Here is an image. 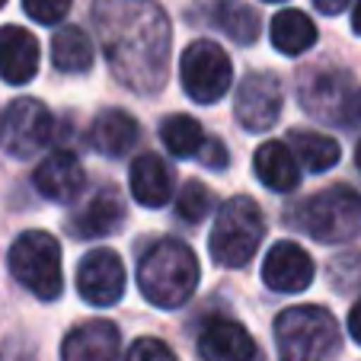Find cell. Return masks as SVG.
<instances>
[{
	"mask_svg": "<svg viewBox=\"0 0 361 361\" xmlns=\"http://www.w3.org/2000/svg\"><path fill=\"white\" fill-rule=\"evenodd\" d=\"M93 26L118 83L157 93L170 74V20L154 0H96Z\"/></svg>",
	"mask_w": 361,
	"mask_h": 361,
	"instance_id": "6da1fadb",
	"label": "cell"
},
{
	"mask_svg": "<svg viewBox=\"0 0 361 361\" xmlns=\"http://www.w3.org/2000/svg\"><path fill=\"white\" fill-rule=\"evenodd\" d=\"M198 285L195 252L179 240H157L137 266V288L154 307H183Z\"/></svg>",
	"mask_w": 361,
	"mask_h": 361,
	"instance_id": "7a4b0ae2",
	"label": "cell"
},
{
	"mask_svg": "<svg viewBox=\"0 0 361 361\" xmlns=\"http://www.w3.org/2000/svg\"><path fill=\"white\" fill-rule=\"evenodd\" d=\"M275 345L281 361H333L339 352V326L326 307L298 304L275 320Z\"/></svg>",
	"mask_w": 361,
	"mask_h": 361,
	"instance_id": "3957f363",
	"label": "cell"
},
{
	"mask_svg": "<svg viewBox=\"0 0 361 361\" xmlns=\"http://www.w3.org/2000/svg\"><path fill=\"white\" fill-rule=\"evenodd\" d=\"M291 221L320 243H345L361 233V195L352 185H333L291 212Z\"/></svg>",
	"mask_w": 361,
	"mask_h": 361,
	"instance_id": "277c9868",
	"label": "cell"
},
{
	"mask_svg": "<svg viewBox=\"0 0 361 361\" xmlns=\"http://www.w3.org/2000/svg\"><path fill=\"white\" fill-rule=\"evenodd\" d=\"M266 233V221H262L259 204L246 195H237L231 202L221 204L218 218H214L212 231V259L224 269H240L256 256Z\"/></svg>",
	"mask_w": 361,
	"mask_h": 361,
	"instance_id": "5b68a950",
	"label": "cell"
},
{
	"mask_svg": "<svg viewBox=\"0 0 361 361\" xmlns=\"http://www.w3.org/2000/svg\"><path fill=\"white\" fill-rule=\"evenodd\" d=\"M13 279L39 300H55L61 294V246L45 231H26L13 240L7 256Z\"/></svg>",
	"mask_w": 361,
	"mask_h": 361,
	"instance_id": "8992f818",
	"label": "cell"
},
{
	"mask_svg": "<svg viewBox=\"0 0 361 361\" xmlns=\"http://www.w3.org/2000/svg\"><path fill=\"white\" fill-rule=\"evenodd\" d=\"M298 96L317 122L339 128L361 125V87L345 71H310L300 80Z\"/></svg>",
	"mask_w": 361,
	"mask_h": 361,
	"instance_id": "52a82bcc",
	"label": "cell"
},
{
	"mask_svg": "<svg viewBox=\"0 0 361 361\" xmlns=\"http://www.w3.org/2000/svg\"><path fill=\"white\" fill-rule=\"evenodd\" d=\"M179 77H183V90L189 99L212 106L231 90L233 64L227 51L214 42H192L179 58Z\"/></svg>",
	"mask_w": 361,
	"mask_h": 361,
	"instance_id": "ba28073f",
	"label": "cell"
},
{
	"mask_svg": "<svg viewBox=\"0 0 361 361\" xmlns=\"http://www.w3.org/2000/svg\"><path fill=\"white\" fill-rule=\"evenodd\" d=\"M55 135V118L39 99H13L0 118V147L10 157H32L51 141Z\"/></svg>",
	"mask_w": 361,
	"mask_h": 361,
	"instance_id": "9c48e42d",
	"label": "cell"
},
{
	"mask_svg": "<svg viewBox=\"0 0 361 361\" xmlns=\"http://www.w3.org/2000/svg\"><path fill=\"white\" fill-rule=\"evenodd\" d=\"M77 291L93 307H112L125 294V266L118 252L90 250L77 266Z\"/></svg>",
	"mask_w": 361,
	"mask_h": 361,
	"instance_id": "30bf717a",
	"label": "cell"
},
{
	"mask_svg": "<svg viewBox=\"0 0 361 361\" xmlns=\"http://www.w3.org/2000/svg\"><path fill=\"white\" fill-rule=\"evenodd\" d=\"M285 90L281 80L269 71L250 74L237 90V118L246 131H269L281 116Z\"/></svg>",
	"mask_w": 361,
	"mask_h": 361,
	"instance_id": "8fae6325",
	"label": "cell"
},
{
	"mask_svg": "<svg viewBox=\"0 0 361 361\" xmlns=\"http://www.w3.org/2000/svg\"><path fill=\"white\" fill-rule=\"evenodd\" d=\"M262 281L272 291L298 294L314 281V259L307 256L304 246L291 243V240H281L262 259Z\"/></svg>",
	"mask_w": 361,
	"mask_h": 361,
	"instance_id": "7c38bea8",
	"label": "cell"
},
{
	"mask_svg": "<svg viewBox=\"0 0 361 361\" xmlns=\"http://www.w3.org/2000/svg\"><path fill=\"white\" fill-rule=\"evenodd\" d=\"M122 336L109 320H87L64 336L61 361H118Z\"/></svg>",
	"mask_w": 361,
	"mask_h": 361,
	"instance_id": "4fadbf2b",
	"label": "cell"
},
{
	"mask_svg": "<svg viewBox=\"0 0 361 361\" xmlns=\"http://www.w3.org/2000/svg\"><path fill=\"white\" fill-rule=\"evenodd\" d=\"M125 221V204L118 189L112 185H102L87 204H83L77 214L68 218V227L77 240H99V237H109L122 227Z\"/></svg>",
	"mask_w": 361,
	"mask_h": 361,
	"instance_id": "5bb4252c",
	"label": "cell"
},
{
	"mask_svg": "<svg viewBox=\"0 0 361 361\" xmlns=\"http://www.w3.org/2000/svg\"><path fill=\"white\" fill-rule=\"evenodd\" d=\"M198 355L202 361H252L256 342L237 320L214 317L204 323L202 336H198Z\"/></svg>",
	"mask_w": 361,
	"mask_h": 361,
	"instance_id": "9a60e30c",
	"label": "cell"
},
{
	"mask_svg": "<svg viewBox=\"0 0 361 361\" xmlns=\"http://www.w3.org/2000/svg\"><path fill=\"white\" fill-rule=\"evenodd\" d=\"M32 179H35V189H39L42 195L51 198V202H61V204L77 202V195L83 192V166L71 150H55V154H48V157L39 164V170H35Z\"/></svg>",
	"mask_w": 361,
	"mask_h": 361,
	"instance_id": "2e32d148",
	"label": "cell"
},
{
	"mask_svg": "<svg viewBox=\"0 0 361 361\" xmlns=\"http://www.w3.org/2000/svg\"><path fill=\"white\" fill-rule=\"evenodd\" d=\"M39 71V42L23 26H0V77L13 87L29 83Z\"/></svg>",
	"mask_w": 361,
	"mask_h": 361,
	"instance_id": "e0dca14e",
	"label": "cell"
},
{
	"mask_svg": "<svg viewBox=\"0 0 361 361\" xmlns=\"http://www.w3.org/2000/svg\"><path fill=\"white\" fill-rule=\"evenodd\" d=\"M131 195L144 208H164L173 195V173L157 154H141L131 164Z\"/></svg>",
	"mask_w": 361,
	"mask_h": 361,
	"instance_id": "ac0fdd59",
	"label": "cell"
},
{
	"mask_svg": "<svg viewBox=\"0 0 361 361\" xmlns=\"http://www.w3.org/2000/svg\"><path fill=\"white\" fill-rule=\"evenodd\" d=\"M90 144L106 157H125L137 144V118L125 109H102L93 118Z\"/></svg>",
	"mask_w": 361,
	"mask_h": 361,
	"instance_id": "d6986e66",
	"label": "cell"
},
{
	"mask_svg": "<svg viewBox=\"0 0 361 361\" xmlns=\"http://www.w3.org/2000/svg\"><path fill=\"white\" fill-rule=\"evenodd\" d=\"M252 170L262 179V185L272 192H291L300 183V164L294 157V150L285 147L281 141H266L256 150Z\"/></svg>",
	"mask_w": 361,
	"mask_h": 361,
	"instance_id": "ffe728a7",
	"label": "cell"
},
{
	"mask_svg": "<svg viewBox=\"0 0 361 361\" xmlns=\"http://www.w3.org/2000/svg\"><path fill=\"white\" fill-rule=\"evenodd\" d=\"M204 16H208V23L214 29L231 35L237 45H252L256 35H259V16H256V10L240 4V0H214V4H208Z\"/></svg>",
	"mask_w": 361,
	"mask_h": 361,
	"instance_id": "44dd1931",
	"label": "cell"
},
{
	"mask_svg": "<svg viewBox=\"0 0 361 361\" xmlns=\"http://www.w3.org/2000/svg\"><path fill=\"white\" fill-rule=\"evenodd\" d=\"M51 64L64 74H83L93 68V45L90 35L77 26H61L51 39Z\"/></svg>",
	"mask_w": 361,
	"mask_h": 361,
	"instance_id": "7402d4cb",
	"label": "cell"
},
{
	"mask_svg": "<svg viewBox=\"0 0 361 361\" xmlns=\"http://www.w3.org/2000/svg\"><path fill=\"white\" fill-rule=\"evenodd\" d=\"M317 42V26L314 20L300 10H281L272 20V45L279 48L281 55H304L307 48Z\"/></svg>",
	"mask_w": 361,
	"mask_h": 361,
	"instance_id": "603a6c76",
	"label": "cell"
},
{
	"mask_svg": "<svg viewBox=\"0 0 361 361\" xmlns=\"http://www.w3.org/2000/svg\"><path fill=\"white\" fill-rule=\"evenodd\" d=\"M291 150L298 164L307 166L310 173H326L339 164V144L329 135H320V131H291Z\"/></svg>",
	"mask_w": 361,
	"mask_h": 361,
	"instance_id": "cb8c5ba5",
	"label": "cell"
},
{
	"mask_svg": "<svg viewBox=\"0 0 361 361\" xmlns=\"http://www.w3.org/2000/svg\"><path fill=\"white\" fill-rule=\"evenodd\" d=\"M160 141H164V147L170 150L173 157L189 160V157H198L204 135H202V125L192 116H170L160 125Z\"/></svg>",
	"mask_w": 361,
	"mask_h": 361,
	"instance_id": "d4e9b609",
	"label": "cell"
},
{
	"mask_svg": "<svg viewBox=\"0 0 361 361\" xmlns=\"http://www.w3.org/2000/svg\"><path fill=\"white\" fill-rule=\"evenodd\" d=\"M212 208H214V195H212V189L208 185H202V183H185L183 189H179V195H176V214L185 221V224H198V221H204L208 214H212Z\"/></svg>",
	"mask_w": 361,
	"mask_h": 361,
	"instance_id": "484cf974",
	"label": "cell"
},
{
	"mask_svg": "<svg viewBox=\"0 0 361 361\" xmlns=\"http://www.w3.org/2000/svg\"><path fill=\"white\" fill-rule=\"evenodd\" d=\"M329 279L336 281L339 291L361 288V252H345L342 259H336V266L329 269Z\"/></svg>",
	"mask_w": 361,
	"mask_h": 361,
	"instance_id": "4316f807",
	"label": "cell"
},
{
	"mask_svg": "<svg viewBox=\"0 0 361 361\" xmlns=\"http://www.w3.org/2000/svg\"><path fill=\"white\" fill-rule=\"evenodd\" d=\"M23 10L35 23H42V26H55L71 10V0H23Z\"/></svg>",
	"mask_w": 361,
	"mask_h": 361,
	"instance_id": "83f0119b",
	"label": "cell"
},
{
	"mask_svg": "<svg viewBox=\"0 0 361 361\" xmlns=\"http://www.w3.org/2000/svg\"><path fill=\"white\" fill-rule=\"evenodd\" d=\"M125 361H176V355L160 339H137L135 345L128 348V358Z\"/></svg>",
	"mask_w": 361,
	"mask_h": 361,
	"instance_id": "f1b7e54d",
	"label": "cell"
},
{
	"mask_svg": "<svg viewBox=\"0 0 361 361\" xmlns=\"http://www.w3.org/2000/svg\"><path fill=\"white\" fill-rule=\"evenodd\" d=\"M198 160H202L208 170H224L227 160H231V154H227V147L218 141V137H204L202 150H198Z\"/></svg>",
	"mask_w": 361,
	"mask_h": 361,
	"instance_id": "f546056e",
	"label": "cell"
},
{
	"mask_svg": "<svg viewBox=\"0 0 361 361\" xmlns=\"http://www.w3.org/2000/svg\"><path fill=\"white\" fill-rule=\"evenodd\" d=\"M0 361H35V358H32V348L13 339V342H7V345H4V352H0Z\"/></svg>",
	"mask_w": 361,
	"mask_h": 361,
	"instance_id": "4dcf8cb0",
	"label": "cell"
},
{
	"mask_svg": "<svg viewBox=\"0 0 361 361\" xmlns=\"http://www.w3.org/2000/svg\"><path fill=\"white\" fill-rule=\"evenodd\" d=\"M348 333H352V339L361 345V300L352 307V314H348Z\"/></svg>",
	"mask_w": 361,
	"mask_h": 361,
	"instance_id": "1f68e13d",
	"label": "cell"
},
{
	"mask_svg": "<svg viewBox=\"0 0 361 361\" xmlns=\"http://www.w3.org/2000/svg\"><path fill=\"white\" fill-rule=\"evenodd\" d=\"M314 4H317V10L326 13V16H336V13H342V10L348 7V0H314Z\"/></svg>",
	"mask_w": 361,
	"mask_h": 361,
	"instance_id": "d6a6232c",
	"label": "cell"
},
{
	"mask_svg": "<svg viewBox=\"0 0 361 361\" xmlns=\"http://www.w3.org/2000/svg\"><path fill=\"white\" fill-rule=\"evenodd\" d=\"M352 29L361 35V0H355V10H352Z\"/></svg>",
	"mask_w": 361,
	"mask_h": 361,
	"instance_id": "836d02e7",
	"label": "cell"
},
{
	"mask_svg": "<svg viewBox=\"0 0 361 361\" xmlns=\"http://www.w3.org/2000/svg\"><path fill=\"white\" fill-rule=\"evenodd\" d=\"M355 166L361 170V141H358V147H355Z\"/></svg>",
	"mask_w": 361,
	"mask_h": 361,
	"instance_id": "e575fe53",
	"label": "cell"
},
{
	"mask_svg": "<svg viewBox=\"0 0 361 361\" xmlns=\"http://www.w3.org/2000/svg\"><path fill=\"white\" fill-rule=\"evenodd\" d=\"M4 4H7V0H0V7H4Z\"/></svg>",
	"mask_w": 361,
	"mask_h": 361,
	"instance_id": "d590c367",
	"label": "cell"
},
{
	"mask_svg": "<svg viewBox=\"0 0 361 361\" xmlns=\"http://www.w3.org/2000/svg\"><path fill=\"white\" fill-rule=\"evenodd\" d=\"M269 4H279V0H269Z\"/></svg>",
	"mask_w": 361,
	"mask_h": 361,
	"instance_id": "8d00e7d4",
	"label": "cell"
}]
</instances>
